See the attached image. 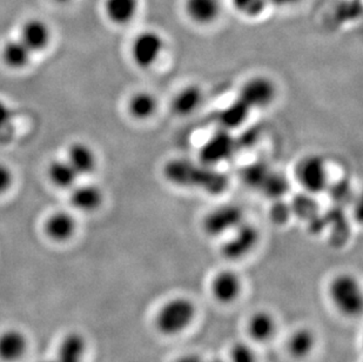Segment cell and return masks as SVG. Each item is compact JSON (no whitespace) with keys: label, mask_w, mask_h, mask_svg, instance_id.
<instances>
[{"label":"cell","mask_w":363,"mask_h":362,"mask_svg":"<svg viewBox=\"0 0 363 362\" xmlns=\"http://www.w3.org/2000/svg\"><path fill=\"white\" fill-rule=\"evenodd\" d=\"M196 304L189 297H172L164 301L157 312L155 328L164 336L182 334L196 322Z\"/></svg>","instance_id":"obj_1"},{"label":"cell","mask_w":363,"mask_h":362,"mask_svg":"<svg viewBox=\"0 0 363 362\" xmlns=\"http://www.w3.org/2000/svg\"><path fill=\"white\" fill-rule=\"evenodd\" d=\"M329 297L336 309L347 318L361 314L363 307V292L360 281L352 274L336 275L328 287Z\"/></svg>","instance_id":"obj_2"},{"label":"cell","mask_w":363,"mask_h":362,"mask_svg":"<svg viewBox=\"0 0 363 362\" xmlns=\"http://www.w3.org/2000/svg\"><path fill=\"white\" fill-rule=\"evenodd\" d=\"M166 51L164 35L157 30L147 28L139 32L130 41V57L137 69H155Z\"/></svg>","instance_id":"obj_3"},{"label":"cell","mask_w":363,"mask_h":362,"mask_svg":"<svg viewBox=\"0 0 363 362\" xmlns=\"http://www.w3.org/2000/svg\"><path fill=\"white\" fill-rule=\"evenodd\" d=\"M294 175L303 191L320 194L329 184L328 164L321 154H307L295 165Z\"/></svg>","instance_id":"obj_4"},{"label":"cell","mask_w":363,"mask_h":362,"mask_svg":"<svg viewBox=\"0 0 363 362\" xmlns=\"http://www.w3.org/2000/svg\"><path fill=\"white\" fill-rule=\"evenodd\" d=\"M278 98V86L267 75H252L240 86L238 100L250 111L271 106Z\"/></svg>","instance_id":"obj_5"},{"label":"cell","mask_w":363,"mask_h":362,"mask_svg":"<svg viewBox=\"0 0 363 362\" xmlns=\"http://www.w3.org/2000/svg\"><path fill=\"white\" fill-rule=\"evenodd\" d=\"M245 221V213L241 207L226 204L216 206L203 216L202 229L208 236L223 238Z\"/></svg>","instance_id":"obj_6"},{"label":"cell","mask_w":363,"mask_h":362,"mask_svg":"<svg viewBox=\"0 0 363 362\" xmlns=\"http://www.w3.org/2000/svg\"><path fill=\"white\" fill-rule=\"evenodd\" d=\"M226 236L221 246V254L230 261H237L250 256L260 243L259 229L246 221Z\"/></svg>","instance_id":"obj_7"},{"label":"cell","mask_w":363,"mask_h":362,"mask_svg":"<svg viewBox=\"0 0 363 362\" xmlns=\"http://www.w3.org/2000/svg\"><path fill=\"white\" fill-rule=\"evenodd\" d=\"M242 292V280L237 272L220 270L213 277L211 293L219 304L230 305L237 301Z\"/></svg>","instance_id":"obj_8"},{"label":"cell","mask_w":363,"mask_h":362,"mask_svg":"<svg viewBox=\"0 0 363 362\" xmlns=\"http://www.w3.org/2000/svg\"><path fill=\"white\" fill-rule=\"evenodd\" d=\"M184 12L193 24L206 28L216 24L223 13L221 0H185Z\"/></svg>","instance_id":"obj_9"},{"label":"cell","mask_w":363,"mask_h":362,"mask_svg":"<svg viewBox=\"0 0 363 362\" xmlns=\"http://www.w3.org/2000/svg\"><path fill=\"white\" fill-rule=\"evenodd\" d=\"M203 89L199 85L189 84L182 86L171 99V111L174 116L187 118L199 111L203 105Z\"/></svg>","instance_id":"obj_10"},{"label":"cell","mask_w":363,"mask_h":362,"mask_svg":"<svg viewBox=\"0 0 363 362\" xmlns=\"http://www.w3.org/2000/svg\"><path fill=\"white\" fill-rule=\"evenodd\" d=\"M158 97L150 91H137L127 100V113L132 119L139 123H146L153 119L159 111Z\"/></svg>","instance_id":"obj_11"},{"label":"cell","mask_w":363,"mask_h":362,"mask_svg":"<svg viewBox=\"0 0 363 362\" xmlns=\"http://www.w3.org/2000/svg\"><path fill=\"white\" fill-rule=\"evenodd\" d=\"M28 340L19 329H5L0 333V360L4 362H17L28 352Z\"/></svg>","instance_id":"obj_12"},{"label":"cell","mask_w":363,"mask_h":362,"mask_svg":"<svg viewBox=\"0 0 363 362\" xmlns=\"http://www.w3.org/2000/svg\"><path fill=\"white\" fill-rule=\"evenodd\" d=\"M278 331V322L272 313L257 311L247 322V334L250 340L257 344H266L274 338Z\"/></svg>","instance_id":"obj_13"},{"label":"cell","mask_w":363,"mask_h":362,"mask_svg":"<svg viewBox=\"0 0 363 362\" xmlns=\"http://www.w3.org/2000/svg\"><path fill=\"white\" fill-rule=\"evenodd\" d=\"M19 39L31 50L32 53L40 52L48 48L51 41V30L41 19H28L21 26Z\"/></svg>","instance_id":"obj_14"},{"label":"cell","mask_w":363,"mask_h":362,"mask_svg":"<svg viewBox=\"0 0 363 362\" xmlns=\"http://www.w3.org/2000/svg\"><path fill=\"white\" fill-rule=\"evenodd\" d=\"M87 353V341L78 331H69L59 342L55 361L84 362Z\"/></svg>","instance_id":"obj_15"},{"label":"cell","mask_w":363,"mask_h":362,"mask_svg":"<svg viewBox=\"0 0 363 362\" xmlns=\"http://www.w3.org/2000/svg\"><path fill=\"white\" fill-rule=\"evenodd\" d=\"M44 229L50 239L57 243H64L74 236L76 219L67 212H55L45 221Z\"/></svg>","instance_id":"obj_16"},{"label":"cell","mask_w":363,"mask_h":362,"mask_svg":"<svg viewBox=\"0 0 363 362\" xmlns=\"http://www.w3.org/2000/svg\"><path fill=\"white\" fill-rule=\"evenodd\" d=\"M104 12L112 24L125 26L137 17L139 0H105Z\"/></svg>","instance_id":"obj_17"},{"label":"cell","mask_w":363,"mask_h":362,"mask_svg":"<svg viewBox=\"0 0 363 362\" xmlns=\"http://www.w3.org/2000/svg\"><path fill=\"white\" fill-rule=\"evenodd\" d=\"M104 202L103 191L93 184L80 185L72 187L71 204L82 212H94Z\"/></svg>","instance_id":"obj_18"},{"label":"cell","mask_w":363,"mask_h":362,"mask_svg":"<svg viewBox=\"0 0 363 362\" xmlns=\"http://www.w3.org/2000/svg\"><path fill=\"white\" fill-rule=\"evenodd\" d=\"M73 170L78 173V175H89L96 171V155L92 147L85 143H74L69 146L67 150V158Z\"/></svg>","instance_id":"obj_19"},{"label":"cell","mask_w":363,"mask_h":362,"mask_svg":"<svg viewBox=\"0 0 363 362\" xmlns=\"http://www.w3.org/2000/svg\"><path fill=\"white\" fill-rule=\"evenodd\" d=\"M316 334L308 327L295 329L287 341V351L289 356L296 360H303L312 354L316 347Z\"/></svg>","instance_id":"obj_20"},{"label":"cell","mask_w":363,"mask_h":362,"mask_svg":"<svg viewBox=\"0 0 363 362\" xmlns=\"http://www.w3.org/2000/svg\"><path fill=\"white\" fill-rule=\"evenodd\" d=\"M31 50L21 39L7 41L1 50L4 64L13 70L24 69L31 60Z\"/></svg>","instance_id":"obj_21"},{"label":"cell","mask_w":363,"mask_h":362,"mask_svg":"<svg viewBox=\"0 0 363 362\" xmlns=\"http://www.w3.org/2000/svg\"><path fill=\"white\" fill-rule=\"evenodd\" d=\"M48 178L55 187L69 190L76 186L77 179L79 175L73 170L69 161L55 160L52 161L48 170Z\"/></svg>","instance_id":"obj_22"},{"label":"cell","mask_w":363,"mask_h":362,"mask_svg":"<svg viewBox=\"0 0 363 362\" xmlns=\"http://www.w3.org/2000/svg\"><path fill=\"white\" fill-rule=\"evenodd\" d=\"M252 112L248 107L245 106L240 100H235L230 106L223 109L220 114L221 125L227 128H235L245 123L248 113Z\"/></svg>","instance_id":"obj_23"},{"label":"cell","mask_w":363,"mask_h":362,"mask_svg":"<svg viewBox=\"0 0 363 362\" xmlns=\"http://www.w3.org/2000/svg\"><path fill=\"white\" fill-rule=\"evenodd\" d=\"M237 13L248 19H255L260 17L267 9L268 0H230Z\"/></svg>","instance_id":"obj_24"},{"label":"cell","mask_w":363,"mask_h":362,"mask_svg":"<svg viewBox=\"0 0 363 362\" xmlns=\"http://www.w3.org/2000/svg\"><path fill=\"white\" fill-rule=\"evenodd\" d=\"M227 362H257V352L247 342H234L230 347Z\"/></svg>","instance_id":"obj_25"},{"label":"cell","mask_w":363,"mask_h":362,"mask_svg":"<svg viewBox=\"0 0 363 362\" xmlns=\"http://www.w3.org/2000/svg\"><path fill=\"white\" fill-rule=\"evenodd\" d=\"M12 184H13V173L6 165L0 163V194H4L5 192L9 191Z\"/></svg>","instance_id":"obj_26"},{"label":"cell","mask_w":363,"mask_h":362,"mask_svg":"<svg viewBox=\"0 0 363 362\" xmlns=\"http://www.w3.org/2000/svg\"><path fill=\"white\" fill-rule=\"evenodd\" d=\"M13 118V112L11 111L10 107L0 99V130L6 128L11 124V120Z\"/></svg>","instance_id":"obj_27"},{"label":"cell","mask_w":363,"mask_h":362,"mask_svg":"<svg viewBox=\"0 0 363 362\" xmlns=\"http://www.w3.org/2000/svg\"><path fill=\"white\" fill-rule=\"evenodd\" d=\"M205 358L198 353H186L184 356H179L174 362H205Z\"/></svg>","instance_id":"obj_28"},{"label":"cell","mask_w":363,"mask_h":362,"mask_svg":"<svg viewBox=\"0 0 363 362\" xmlns=\"http://www.w3.org/2000/svg\"><path fill=\"white\" fill-rule=\"evenodd\" d=\"M301 0H268V4L272 6L280 7V9H287L298 5Z\"/></svg>","instance_id":"obj_29"},{"label":"cell","mask_w":363,"mask_h":362,"mask_svg":"<svg viewBox=\"0 0 363 362\" xmlns=\"http://www.w3.org/2000/svg\"><path fill=\"white\" fill-rule=\"evenodd\" d=\"M205 362H227V360L221 359V358H211V359H206Z\"/></svg>","instance_id":"obj_30"},{"label":"cell","mask_w":363,"mask_h":362,"mask_svg":"<svg viewBox=\"0 0 363 362\" xmlns=\"http://www.w3.org/2000/svg\"><path fill=\"white\" fill-rule=\"evenodd\" d=\"M57 3H67V1H69V0H55Z\"/></svg>","instance_id":"obj_31"},{"label":"cell","mask_w":363,"mask_h":362,"mask_svg":"<svg viewBox=\"0 0 363 362\" xmlns=\"http://www.w3.org/2000/svg\"><path fill=\"white\" fill-rule=\"evenodd\" d=\"M41 362H57V361H55V358H53V359L44 360V361H41Z\"/></svg>","instance_id":"obj_32"}]
</instances>
